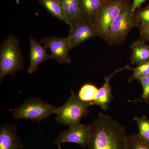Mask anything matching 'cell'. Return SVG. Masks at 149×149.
I'll return each mask as SVG.
<instances>
[{
    "instance_id": "ac0fdd59",
    "label": "cell",
    "mask_w": 149,
    "mask_h": 149,
    "mask_svg": "<svg viewBox=\"0 0 149 149\" xmlns=\"http://www.w3.org/2000/svg\"><path fill=\"white\" fill-rule=\"evenodd\" d=\"M138 125L139 132L138 134L144 141L149 144V119L146 116L134 118Z\"/></svg>"
},
{
    "instance_id": "52a82bcc",
    "label": "cell",
    "mask_w": 149,
    "mask_h": 149,
    "mask_svg": "<svg viewBox=\"0 0 149 149\" xmlns=\"http://www.w3.org/2000/svg\"><path fill=\"white\" fill-rule=\"evenodd\" d=\"M91 125L82 124L69 127V128L59 133L58 137L54 141L55 144L61 149L62 144L65 143H74L83 148L88 146L91 138Z\"/></svg>"
},
{
    "instance_id": "d6986e66",
    "label": "cell",
    "mask_w": 149,
    "mask_h": 149,
    "mask_svg": "<svg viewBox=\"0 0 149 149\" xmlns=\"http://www.w3.org/2000/svg\"><path fill=\"white\" fill-rule=\"evenodd\" d=\"M138 27L140 29L149 27V4L144 8H140L135 12Z\"/></svg>"
},
{
    "instance_id": "cb8c5ba5",
    "label": "cell",
    "mask_w": 149,
    "mask_h": 149,
    "mask_svg": "<svg viewBox=\"0 0 149 149\" xmlns=\"http://www.w3.org/2000/svg\"><path fill=\"white\" fill-rule=\"evenodd\" d=\"M141 39L149 42V27L140 29Z\"/></svg>"
},
{
    "instance_id": "9a60e30c",
    "label": "cell",
    "mask_w": 149,
    "mask_h": 149,
    "mask_svg": "<svg viewBox=\"0 0 149 149\" xmlns=\"http://www.w3.org/2000/svg\"><path fill=\"white\" fill-rule=\"evenodd\" d=\"M61 3L70 26L81 19L80 0H58Z\"/></svg>"
},
{
    "instance_id": "3957f363",
    "label": "cell",
    "mask_w": 149,
    "mask_h": 149,
    "mask_svg": "<svg viewBox=\"0 0 149 149\" xmlns=\"http://www.w3.org/2000/svg\"><path fill=\"white\" fill-rule=\"evenodd\" d=\"M138 26L130 1H127L110 27L104 40L110 45L121 44L125 41L130 31Z\"/></svg>"
},
{
    "instance_id": "44dd1931",
    "label": "cell",
    "mask_w": 149,
    "mask_h": 149,
    "mask_svg": "<svg viewBox=\"0 0 149 149\" xmlns=\"http://www.w3.org/2000/svg\"><path fill=\"white\" fill-rule=\"evenodd\" d=\"M133 74L128 79V82L130 83L149 74V61L138 65L135 68H133Z\"/></svg>"
},
{
    "instance_id": "5bb4252c",
    "label": "cell",
    "mask_w": 149,
    "mask_h": 149,
    "mask_svg": "<svg viewBox=\"0 0 149 149\" xmlns=\"http://www.w3.org/2000/svg\"><path fill=\"white\" fill-rule=\"evenodd\" d=\"M132 51L130 61L133 65H139L149 61V45L145 41L140 39L134 42L130 46Z\"/></svg>"
},
{
    "instance_id": "2e32d148",
    "label": "cell",
    "mask_w": 149,
    "mask_h": 149,
    "mask_svg": "<svg viewBox=\"0 0 149 149\" xmlns=\"http://www.w3.org/2000/svg\"><path fill=\"white\" fill-rule=\"evenodd\" d=\"M38 1L52 16L69 25L63 8L58 0H38Z\"/></svg>"
},
{
    "instance_id": "603a6c76",
    "label": "cell",
    "mask_w": 149,
    "mask_h": 149,
    "mask_svg": "<svg viewBox=\"0 0 149 149\" xmlns=\"http://www.w3.org/2000/svg\"><path fill=\"white\" fill-rule=\"evenodd\" d=\"M146 0H133L131 3V8L133 13H135L137 10L141 8V6Z\"/></svg>"
},
{
    "instance_id": "6da1fadb",
    "label": "cell",
    "mask_w": 149,
    "mask_h": 149,
    "mask_svg": "<svg viewBox=\"0 0 149 149\" xmlns=\"http://www.w3.org/2000/svg\"><path fill=\"white\" fill-rule=\"evenodd\" d=\"M88 149H127L128 136L125 127L102 113L91 124Z\"/></svg>"
},
{
    "instance_id": "9c48e42d",
    "label": "cell",
    "mask_w": 149,
    "mask_h": 149,
    "mask_svg": "<svg viewBox=\"0 0 149 149\" xmlns=\"http://www.w3.org/2000/svg\"><path fill=\"white\" fill-rule=\"evenodd\" d=\"M97 36L100 37V34L94 22L81 19L70 26L68 37L72 49Z\"/></svg>"
},
{
    "instance_id": "5b68a950",
    "label": "cell",
    "mask_w": 149,
    "mask_h": 149,
    "mask_svg": "<svg viewBox=\"0 0 149 149\" xmlns=\"http://www.w3.org/2000/svg\"><path fill=\"white\" fill-rule=\"evenodd\" d=\"M90 104L82 101L77 94L72 91L66 102L58 108L56 121L68 127L80 124L81 118L90 113Z\"/></svg>"
},
{
    "instance_id": "7402d4cb",
    "label": "cell",
    "mask_w": 149,
    "mask_h": 149,
    "mask_svg": "<svg viewBox=\"0 0 149 149\" xmlns=\"http://www.w3.org/2000/svg\"><path fill=\"white\" fill-rule=\"evenodd\" d=\"M138 80L141 83L143 88L141 98L144 100L145 101L148 102L149 100V74L140 78Z\"/></svg>"
},
{
    "instance_id": "ba28073f",
    "label": "cell",
    "mask_w": 149,
    "mask_h": 149,
    "mask_svg": "<svg viewBox=\"0 0 149 149\" xmlns=\"http://www.w3.org/2000/svg\"><path fill=\"white\" fill-rule=\"evenodd\" d=\"M49 49L51 58L54 59L59 63H69L71 59L69 55V51L72 49L68 37H45L40 40Z\"/></svg>"
},
{
    "instance_id": "4fadbf2b",
    "label": "cell",
    "mask_w": 149,
    "mask_h": 149,
    "mask_svg": "<svg viewBox=\"0 0 149 149\" xmlns=\"http://www.w3.org/2000/svg\"><path fill=\"white\" fill-rule=\"evenodd\" d=\"M81 19L94 22L104 5L103 0H80Z\"/></svg>"
},
{
    "instance_id": "8fae6325",
    "label": "cell",
    "mask_w": 149,
    "mask_h": 149,
    "mask_svg": "<svg viewBox=\"0 0 149 149\" xmlns=\"http://www.w3.org/2000/svg\"><path fill=\"white\" fill-rule=\"evenodd\" d=\"M29 43L30 60L27 71L29 74H32L37 70L40 65L51 58V57L47 52V47L42 45L40 42H38L32 37H30Z\"/></svg>"
},
{
    "instance_id": "7a4b0ae2",
    "label": "cell",
    "mask_w": 149,
    "mask_h": 149,
    "mask_svg": "<svg viewBox=\"0 0 149 149\" xmlns=\"http://www.w3.org/2000/svg\"><path fill=\"white\" fill-rule=\"evenodd\" d=\"M24 69V60L18 40L9 35L0 48V80L8 74L14 75Z\"/></svg>"
},
{
    "instance_id": "d4e9b609",
    "label": "cell",
    "mask_w": 149,
    "mask_h": 149,
    "mask_svg": "<svg viewBox=\"0 0 149 149\" xmlns=\"http://www.w3.org/2000/svg\"><path fill=\"white\" fill-rule=\"evenodd\" d=\"M111 0H103L104 2L105 3H107L109 2Z\"/></svg>"
},
{
    "instance_id": "30bf717a",
    "label": "cell",
    "mask_w": 149,
    "mask_h": 149,
    "mask_svg": "<svg viewBox=\"0 0 149 149\" xmlns=\"http://www.w3.org/2000/svg\"><path fill=\"white\" fill-rule=\"evenodd\" d=\"M132 68L126 65L116 70L115 71L104 77L105 82L101 88H99L98 92L96 95L95 100L91 104V106L96 105L100 107L103 110L107 111L108 109L109 106L113 100V95L112 93V88L110 85V81L113 75L118 72H121L125 70H133Z\"/></svg>"
},
{
    "instance_id": "7c38bea8",
    "label": "cell",
    "mask_w": 149,
    "mask_h": 149,
    "mask_svg": "<svg viewBox=\"0 0 149 149\" xmlns=\"http://www.w3.org/2000/svg\"><path fill=\"white\" fill-rule=\"evenodd\" d=\"M23 146L17 135L16 126L2 125L0 130V149H22Z\"/></svg>"
},
{
    "instance_id": "8992f818",
    "label": "cell",
    "mask_w": 149,
    "mask_h": 149,
    "mask_svg": "<svg viewBox=\"0 0 149 149\" xmlns=\"http://www.w3.org/2000/svg\"><path fill=\"white\" fill-rule=\"evenodd\" d=\"M128 0H111L106 3L97 14L94 23L100 37L105 39L113 22L120 13L123 5Z\"/></svg>"
},
{
    "instance_id": "e0dca14e",
    "label": "cell",
    "mask_w": 149,
    "mask_h": 149,
    "mask_svg": "<svg viewBox=\"0 0 149 149\" xmlns=\"http://www.w3.org/2000/svg\"><path fill=\"white\" fill-rule=\"evenodd\" d=\"M99 89L93 83H87L83 84L78 91L77 95L82 101L91 104L95 100Z\"/></svg>"
},
{
    "instance_id": "277c9868",
    "label": "cell",
    "mask_w": 149,
    "mask_h": 149,
    "mask_svg": "<svg viewBox=\"0 0 149 149\" xmlns=\"http://www.w3.org/2000/svg\"><path fill=\"white\" fill-rule=\"evenodd\" d=\"M58 109V108L43 101L39 98H30L14 109L12 114L15 119L40 122L52 114H56Z\"/></svg>"
},
{
    "instance_id": "ffe728a7",
    "label": "cell",
    "mask_w": 149,
    "mask_h": 149,
    "mask_svg": "<svg viewBox=\"0 0 149 149\" xmlns=\"http://www.w3.org/2000/svg\"><path fill=\"white\" fill-rule=\"evenodd\" d=\"M127 149H149V144L144 141L138 134L128 136Z\"/></svg>"
}]
</instances>
